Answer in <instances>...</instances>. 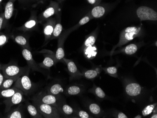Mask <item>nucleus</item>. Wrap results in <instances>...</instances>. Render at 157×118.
I'll use <instances>...</instances> for the list:
<instances>
[{"label": "nucleus", "instance_id": "nucleus-44", "mask_svg": "<svg viewBox=\"0 0 157 118\" xmlns=\"http://www.w3.org/2000/svg\"><path fill=\"white\" fill-rule=\"evenodd\" d=\"M2 0H0V3L2 2Z\"/></svg>", "mask_w": 157, "mask_h": 118}, {"label": "nucleus", "instance_id": "nucleus-17", "mask_svg": "<svg viewBox=\"0 0 157 118\" xmlns=\"http://www.w3.org/2000/svg\"><path fill=\"white\" fill-rule=\"evenodd\" d=\"M58 9H59L58 4L56 3H53L43 12L40 20L41 21L45 20L51 17L52 16L54 15L57 13L58 12Z\"/></svg>", "mask_w": 157, "mask_h": 118}, {"label": "nucleus", "instance_id": "nucleus-12", "mask_svg": "<svg viewBox=\"0 0 157 118\" xmlns=\"http://www.w3.org/2000/svg\"><path fill=\"white\" fill-rule=\"evenodd\" d=\"M68 34L69 33H67V32H65L59 38L58 48H57L55 55L57 63L59 62L63 61V58H65V54L64 48H63V44L65 42V39L67 36Z\"/></svg>", "mask_w": 157, "mask_h": 118}, {"label": "nucleus", "instance_id": "nucleus-21", "mask_svg": "<svg viewBox=\"0 0 157 118\" xmlns=\"http://www.w3.org/2000/svg\"><path fill=\"white\" fill-rule=\"evenodd\" d=\"M89 112L96 117L101 116L103 114V111L98 105L96 103H90L88 105Z\"/></svg>", "mask_w": 157, "mask_h": 118}, {"label": "nucleus", "instance_id": "nucleus-34", "mask_svg": "<svg viewBox=\"0 0 157 118\" xmlns=\"http://www.w3.org/2000/svg\"><path fill=\"white\" fill-rule=\"evenodd\" d=\"M157 107V103L151 104L146 106L142 111V114L144 116H147L153 112L154 109Z\"/></svg>", "mask_w": 157, "mask_h": 118}, {"label": "nucleus", "instance_id": "nucleus-6", "mask_svg": "<svg viewBox=\"0 0 157 118\" xmlns=\"http://www.w3.org/2000/svg\"><path fill=\"white\" fill-rule=\"evenodd\" d=\"M24 95L23 92L19 89L13 96L4 100L3 103L5 105V113L12 109L14 105L22 103L25 101Z\"/></svg>", "mask_w": 157, "mask_h": 118}, {"label": "nucleus", "instance_id": "nucleus-45", "mask_svg": "<svg viewBox=\"0 0 157 118\" xmlns=\"http://www.w3.org/2000/svg\"><path fill=\"white\" fill-rule=\"evenodd\" d=\"M156 46H157V41H156Z\"/></svg>", "mask_w": 157, "mask_h": 118}, {"label": "nucleus", "instance_id": "nucleus-24", "mask_svg": "<svg viewBox=\"0 0 157 118\" xmlns=\"http://www.w3.org/2000/svg\"><path fill=\"white\" fill-rule=\"evenodd\" d=\"M105 13V8L101 6H95L91 11V16L94 18H100L102 17Z\"/></svg>", "mask_w": 157, "mask_h": 118}, {"label": "nucleus", "instance_id": "nucleus-31", "mask_svg": "<svg viewBox=\"0 0 157 118\" xmlns=\"http://www.w3.org/2000/svg\"><path fill=\"white\" fill-rule=\"evenodd\" d=\"M14 40L17 44L23 46L25 48H28V42L27 38L23 36H17L14 37Z\"/></svg>", "mask_w": 157, "mask_h": 118}, {"label": "nucleus", "instance_id": "nucleus-30", "mask_svg": "<svg viewBox=\"0 0 157 118\" xmlns=\"http://www.w3.org/2000/svg\"><path fill=\"white\" fill-rule=\"evenodd\" d=\"M99 73V71H98V69H96L95 70H87L82 73V77L89 80H92L97 77Z\"/></svg>", "mask_w": 157, "mask_h": 118}, {"label": "nucleus", "instance_id": "nucleus-40", "mask_svg": "<svg viewBox=\"0 0 157 118\" xmlns=\"http://www.w3.org/2000/svg\"><path fill=\"white\" fill-rule=\"evenodd\" d=\"M87 1L90 4H92V5H96L98 4V2L100 1V0H87Z\"/></svg>", "mask_w": 157, "mask_h": 118}, {"label": "nucleus", "instance_id": "nucleus-1", "mask_svg": "<svg viewBox=\"0 0 157 118\" xmlns=\"http://www.w3.org/2000/svg\"><path fill=\"white\" fill-rule=\"evenodd\" d=\"M0 70L2 72L4 78H8L15 76L21 77L24 75L29 74L30 69L28 66L21 67L16 64L10 63L8 64H0Z\"/></svg>", "mask_w": 157, "mask_h": 118}, {"label": "nucleus", "instance_id": "nucleus-27", "mask_svg": "<svg viewBox=\"0 0 157 118\" xmlns=\"http://www.w3.org/2000/svg\"><path fill=\"white\" fill-rule=\"evenodd\" d=\"M138 50L137 45L135 44H131L125 47L121 50V52L128 55L134 54Z\"/></svg>", "mask_w": 157, "mask_h": 118}, {"label": "nucleus", "instance_id": "nucleus-13", "mask_svg": "<svg viewBox=\"0 0 157 118\" xmlns=\"http://www.w3.org/2000/svg\"><path fill=\"white\" fill-rule=\"evenodd\" d=\"M5 118H25L23 105L22 104H19L16 108L11 109L8 112H6Z\"/></svg>", "mask_w": 157, "mask_h": 118}, {"label": "nucleus", "instance_id": "nucleus-20", "mask_svg": "<svg viewBox=\"0 0 157 118\" xmlns=\"http://www.w3.org/2000/svg\"><path fill=\"white\" fill-rule=\"evenodd\" d=\"M26 109L27 112L31 116L32 118H43L39 112L36 107L33 104L30 103L29 102H25Z\"/></svg>", "mask_w": 157, "mask_h": 118}, {"label": "nucleus", "instance_id": "nucleus-26", "mask_svg": "<svg viewBox=\"0 0 157 118\" xmlns=\"http://www.w3.org/2000/svg\"><path fill=\"white\" fill-rule=\"evenodd\" d=\"M63 31V26L61 24L60 20H59V21L56 22L54 29L53 32L51 36V39H56L58 38L61 34L62 32Z\"/></svg>", "mask_w": 157, "mask_h": 118}, {"label": "nucleus", "instance_id": "nucleus-37", "mask_svg": "<svg viewBox=\"0 0 157 118\" xmlns=\"http://www.w3.org/2000/svg\"><path fill=\"white\" fill-rule=\"evenodd\" d=\"M90 50H88L87 48V50L86 51V52L87 53L88 57L91 58V57H95V55L97 54V52L95 51L96 48H95L92 47V46L90 47Z\"/></svg>", "mask_w": 157, "mask_h": 118}, {"label": "nucleus", "instance_id": "nucleus-29", "mask_svg": "<svg viewBox=\"0 0 157 118\" xmlns=\"http://www.w3.org/2000/svg\"><path fill=\"white\" fill-rule=\"evenodd\" d=\"M97 37V34L96 32H93L86 39L84 44V47L85 48H87L89 47L92 46L93 45L95 44V43H96Z\"/></svg>", "mask_w": 157, "mask_h": 118}, {"label": "nucleus", "instance_id": "nucleus-25", "mask_svg": "<svg viewBox=\"0 0 157 118\" xmlns=\"http://www.w3.org/2000/svg\"><path fill=\"white\" fill-rule=\"evenodd\" d=\"M37 25V21L36 19L34 17L26 22L23 26L20 27L19 29L24 31L30 30L34 29L36 26Z\"/></svg>", "mask_w": 157, "mask_h": 118}, {"label": "nucleus", "instance_id": "nucleus-11", "mask_svg": "<svg viewBox=\"0 0 157 118\" xmlns=\"http://www.w3.org/2000/svg\"><path fill=\"white\" fill-rule=\"evenodd\" d=\"M125 90L128 96L131 97H136L141 95L142 88L137 83L130 82L126 84Z\"/></svg>", "mask_w": 157, "mask_h": 118}, {"label": "nucleus", "instance_id": "nucleus-16", "mask_svg": "<svg viewBox=\"0 0 157 118\" xmlns=\"http://www.w3.org/2000/svg\"><path fill=\"white\" fill-rule=\"evenodd\" d=\"M57 63L55 56L51 55H46L44 60L41 63H39L40 67L45 69H49Z\"/></svg>", "mask_w": 157, "mask_h": 118}, {"label": "nucleus", "instance_id": "nucleus-4", "mask_svg": "<svg viewBox=\"0 0 157 118\" xmlns=\"http://www.w3.org/2000/svg\"><path fill=\"white\" fill-rule=\"evenodd\" d=\"M28 75H24L18 78L13 86L22 91L25 96L31 94L36 89V85L32 82Z\"/></svg>", "mask_w": 157, "mask_h": 118}, {"label": "nucleus", "instance_id": "nucleus-14", "mask_svg": "<svg viewBox=\"0 0 157 118\" xmlns=\"http://www.w3.org/2000/svg\"><path fill=\"white\" fill-rule=\"evenodd\" d=\"M84 90L83 86L74 84L67 87L63 92L67 96H77L82 94L84 92Z\"/></svg>", "mask_w": 157, "mask_h": 118}, {"label": "nucleus", "instance_id": "nucleus-19", "mask_svg": "<svg viewBox=\"0 0 157 118\" xmlns=\"http://www.w3.org/2000/svg\"><path fill=\"white\" fill-rule=\"evenodd\" d=\"M45 91L52 95L61 96V93L64 92V89L61 84L59 83H55L48 87Z\"/></svg>", "mask_w": 157, "mask_h": 118}, {"label": "nucleus", "instance_id": "nucleus-23", "mask_svg": "<svg viewBox=\"0 0 157 118\" xmlns=\"http://www.w3.org/2000/svg\"><path fill=\"white\" fill-rule=\"evenodd\" d=\"M19 89L12 87L9 89H0V98H8L13 96Z\"/></svg>", "mask_w": 157, "mask_h": 118}, {"label": "nucleus", "instance_id": "nucleus-39", "mask_svg": "<svg viewBox=\"0 0 157 118\" xmlns=\"http://www.w3.org/2000/svg\"><path fill=\"white\" fill-rule=\"evenodd\" d=\"M115 118H128V117L125 114L122 112H119L116 113L115 115Z\"/></svg>", "mask_w": 157, "mask_h": 118}, {"label": "nucleus", "instance_id": "nucleus-18", "mask_svg": "<svg viewBox=\"0 0 157 118\" xmlns=\"http://www.w3.org/2000/svg\"><path fill=\"white\" fill-rule=\"evenodd\" d=\"M14 1L10 0L5 5L4 12V25L12 17L14 11Z\"/></svg>", "mask_w": 157, "mask_h": 118}, {"label": "nucleus", "instance_id": "nucleus-38", "mask_svg": "<svg viewBox=\"0 0 157 118\" xmlns=\"http://www.w3.org/2000/svg\"><path fill=\"white\" fill-rule=\"evenodd\" d=\"M4 26V13L0 14V31Z\"/></svg>", "mask_w": 157, "mask_h": 118}, {"label": "nucleus", "instance_id": "nucleus-28", "mask_svg": "<svg viewBox=\"0 0 157 118\" xmlns=\"http://www.w3.org/2000/svg\"><path fill=\"white\" fill-rule=\"evenodd\" d=\"M90 92L94 94L96 97L101 99H104L105 97L106 94L103 90L100 87L96 86V85H93L92 89L90 90Z\"/></svg>", "mask_w": 157, "mask_h": 118}, {"label": "nucleus", "instance_id": "nucleus-5", "mask_svg": "<svg viewBox=\"0 0 157 118\" xmlns=\"http://www.w3.org/2000/svg\"><path fill=\"white\" fill-rule=\"evenodd\" d=\"M62 99L61 96H55L46 91H41L34 95L31 98V100L50 105L56 107L58 103Z\"/></svg>", "mask_w": 157, "mask_h": 118}, {"label": "nucleus", "instance_id": "nucleus-15", "mask_svg": "<svg viewBox=\"0 0 157 118\" xmlns=\"http://www.w3.org/2000/svg\"><path fill=\"white\" fill-rule=\"evenodd\" d=\"M56 24V21L55 19L54 18H51L48 19L45 25L44 26V32L45 39L46 41L51 39Z\"/></svg>", "mask_w": 157, "mask_h": 118}, {"label": "nucleus", "instance_id": "nucleus-43", "mask_svg": "<svg viewBox=\"0 0 157 118\" xmlns=\"http://www.w3.org/2000/svg\"><path fill=\"white\" fill-rule=\"evenodd\" d=\"M135 118H142V116H141V115H138V116H136V117H135Z\"/></svg>", "mask_w": 157, "mask_h": 118}, {"label": "nucleus", "instance_id": "nucleus-10", "mask_svg": "<svg viewBox=\"0 0 157 118\" xmlns=\"http://www.w3.org/2000/svg\"><path fill=\"white\" fill-rule=\"evenodd\" d=\"M61 116L66 118H75V110L73 107L67 104L63 99H62L56 106Z\"/></svg>", "mask_w": 157, "mask_h": 118}, {"label": "nucleus", "instance_id": "nucleus-33", "mask_svg": "<svg viewBox=\"0 0 157 118\" xmlns=\"http://www.w3.org/2000/svg\"><path fill=\"white\" fill-rule=\"evenodd\" d=\"M75 118H92L93 116L88 112L81 109H75Z\"/></svg>", "mask_w": 157, "mask_h": 118}, {"label": "nucleus", "instance_id": "nucleus-35", "mask_svg": "<svg viewBox=\"0 0 157 118\" xmlns=\"http://www.w3.org/2000/svg\"><path fill=\"white\" fill-rule=\"evenodd\" d=\"M91 17H90V16H86L85 17H83L82 18V19L80 20V21L78 23V24H77L75 27H73V29H71V30L69 32H71L72 31L76 29H77V28L80 27V26H82V25H84L87 24V23L90 21V20H91Z\"/></svg>", "mask_w": 157, "mask_h": 118}, {"label": "nucleus", "instance_id": "nucleus-41", "mask_svg": "<svg viewBox=\"0 0 157 118\" xmlns=\"http://www.w3.org/2000/svg\"><path fill=\"white\" fill-rule=\"evenodd\" d=\"M4 79V76H3L1 70H0V86L2 84V82H3Z\"/></svg>", "mask_w": 157, "mask_h": 118}, {"label": "nucleus", "instance_id": "nucleus-36", "mask_svg": "<svg viewBox=\"0 0 157 118\" xmlns=\"http://www.w3.org/2000/svg\"><path fill=\"white\" fill-rule=\"evenodd\" d=\"M9 37L5 33H0V47L5 45L8 41Z\"/></svg>", "mask_w": 157, "mask_h": 118}, {"label": "nucleus", "instance_id": "nucleus-7", "mask_svg": "<svg viewBox=\"0 0 157 118\" xmlns=\"http://www.w3.org/2000/svg\"><path fill=\"white\" fill-rule=\"evenodd\" d=\"M136 15L141 21H157V12L151 8L141 6L136 10Z\"/></svg>", "mask_w": 157, "mask_h": 118}, {"label": "nucleus", "instance_id": "nucleus-2", "mask_svg": "<svg viewBox=\"0 0 157 118\" xmlns=\"http://www.w3.org/2000/svg\"><path fill=\"white\" fill-rule=\"evenodd\" d=\"M142 33L141 26H129L127 27L121 32L119 43L113 48L111 53L117 48L120 47L128 44L136 37H140L142 35Z\"/></svg>", "mask_w": 157, "mask_h": 118}, {"label": "nucleus", "instance_id": "nucleus-3", "mask_svg": "<svg viewBox=\"0 0 157 118\" xmlns=\"http://www.w3.org/2000/svg\"><path fill=\"white\" fill-rule=\"evenodd\" d=\"M32 102L44 118H59L61 117L58 109L55 106L37 101H32Z\"/></svg>", "mask_w": 157, "mask_h": 118}, {"label": "nucleus", "instance_id": "nucleus-32", "mask_svg": "<svg viewBox=\"0 0 157 118\" xmlns=\"http://www.w3.org/2000/svg\"><path fill=\"white\" fill-rule=\"evenodd\" d=\"M103 70L106 74H108L112 77L118 78V68L116 67H110L103 68Z\"/></svg>", "mask_w": 157, "mask_h": 118}, {"label": "nucleus", "instance_id": "nucleus-22", "mask_svg": "<svg viewBox=\"0 0 157 118\" xmlns=\"http://www.w3.org/2000/svg\"><path fill=\"white\" fill-rule=\"evenodd\" d=\"M19 77V76H15L10 78H4L2 84L0 86V89H4L11 88L14 83L16 81Z\"/></svg>", "mask_w": 157, "mask_h": 118}, {"label": "nucleus", "instance_id": "nucleus-9", "mask_svg": "<svg viewBox=\"0 0 157 118\" xmlns=\"http://www.w3.org/2000/svg\"><path fill=\"white\" fill-rule=\"evenodd\" d=\"M63 61L65 62L67 67L68 71L70 75V80H78L82 77V73H81L77 67L75 62L72 60L68 59L63 58Z\"/></svg>", "mask_w": 157, "mask_h": 118}, {"label": "nucleus", "instance_id": "nucleus-8", "mask_svg": "<svg viewBox=\"0 0 157 118\" xmlns=\"http://www.w3.org/2000/svg\"><path fill=\"white\" fill-rule=\"evenodd\" d=\"M22 54L26 61L27 66L30 69V70L33 72H38L45 74L44 71L43 70V69L40 67L39 64H37L36 62L33 59L32 54L29 49L24 48L22 51Z\"/></svg>", "mask_w": 157, "mask_h": 118}, {"label": "nucleus", "instance_id": "nucleus-42", "mask_svg": "<svg viewBox=\"0 0 157 118\" xmlns=\"http://www.w3.org/2000/svg\"><path fill=\"white\" fill-rule=\"evenodd\" d=\"M151 118H157V112H155L153 113L150 117Z\"/></svg>", "mask_w": 157, "mask_h": 118}]
</instances>
